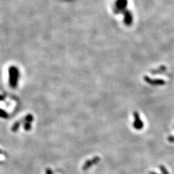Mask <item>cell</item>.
<instances>
[{
  "label": "cell",
  "mask_w": 174,
  "mask_h": 174,
  "mask_svg": "<svg viewBox=\"0 0 174 174\" xmlns=\"http://www.w3.org/2000/svg\"><path fill=\"white\" fill-rule=\"evenodd\" d=\"M100 161V157H95L94 158H92L90 160H88L86 162H85L84 166H83V170H87V169L91 167L92 166H93L95 164H97L98 162Z\"/></svg>",
  "instance_id": "6da1fadb"
},
{
  "label": "cell",
  "mask_w": 174,
  "mask_h": 174,
  "mask_svg": "<svg viewBox=\"0 0 174 174\" xmlns=\"http://www.w3.org/2000/svg\"><path fill=\"white\" fill-rule=\"evenodd\" d=\"M135 118H136V121H135V123H134V127L137 130H141L143 129V123L141 121L137 113H135Z\"/></svg>",
  "instance_id": "7a4b0ae2"
},
{
  "label": "cell",
  "mask_w": 174,
  "mask_h": 174,
  "mask_svg": "<svg viewBox=\"0 0 174 174\" xmlns=\"http://www.w3.org/2000/svg\"><path fill=\"white\" fill-rule=\"evenodd\" d=\"M160 168H161V172H162V174H169L168 172L167 171V170H166V168L164 166L161 165L160 166Z\"/></svg>",
  "instance_id": "3957f363"
},
{
  "label": "cell",
  "mask_w": 174,
  "mask_h": 174,
  "mask_svg": "<svg viewBox=\"0 0 174 174\" xmlns=\"http://www.w3.org/2000/svg\"><path fill=\"white\" fill-rule=\"evenodd\" d=\"M168 140L170 141V142H174V136H170V137H168Z\"/></svg>",
  "instance_id": "277c9868"
},
{
  "label": "cell",
  "mask_w": 174,
  "mask_h": 174,
  "mask_svg": "<svg viewBox=\"0 0 174 174\" xmlns=\"http://www.w3.org/2000/svg\"><path fill=\"white\" fill-rule=\"evenodd\" d=\"M149 174H157V173H155V172H151L149 173Z\"/></svg>",
  "instance_id": "5b68a950"
}]
</instances>
